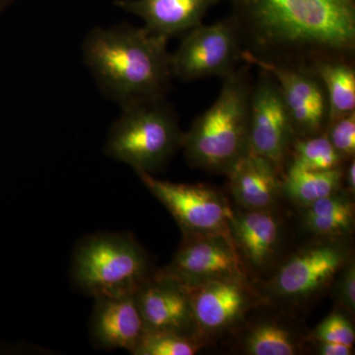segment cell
Here are the masks:
<instances>
[{
	"mask_svg": "<svg viewBox=\"0 0 355 355\" xmlns=\"http://www.w3.org/2000/svg\"><path fill=\"white\" fill-rule=\"evenodd\" d=\"M243 62L223 78L220 93L184 132L183 148L193 167L227 175L250 150L249 120L253 76Z\"/></svg>",
	"mask_w": 355,
	"mask_h": 355,
	"instance_id": "cell-3",
	"label": "cell"
},
{
	"mask_svg": "<svg viewBox=\"0 0 355 355\" xmlns=\"http://www.w3.org/2000/svg\"><path fill=\"white\" fill-rule=\"evenodd\" d=\"M295 139L291 114L277 81L266 70L259 69L250 100V150L284 171Z\"/></svg>",
	"mask_w": 355,
	"mask_h": 355,
	"instance_id": "cell-8",
	"label": "cell"
},
{
	"mask_svg": "<svg viewBox=\"0 0 355 355\" xmlns=\"http://www.w3.org/2000/svg\"><path fill=\"white\" fill-rule=\"evenodd\" d=\"M314 71L326 88L329 121L354 113L355 62L330 60L317 65Z\"/></svg>",
	"mask_w": 355,
	"mask_h": 355,
	"instance_id": "cell-20",
	"label": "cell"
},
{
	"mask_svg": "<svg viewBox=\"0 0 355 355\" xmlns=\"http://www.w3.org/2000/svg\"><path fill=\"white\" fill-rule=\"evenodd\" d=\"M349 261V251L338 242H322L301 250L279 268L272 282L279 297L304 300L328 286Z\"/></svg>",
	"mask_w": 355,
	"mask_h": 355,
	"instance_id": "cell-11",
	"label": "cell"
},
{
	"mask_svg": "<svg viewBox=\"0 0 355 355\" xmlns=\"http://www.w3.org/2000/svg\"><path fill=\"white\" fill-rule=\"evenodd\" d=\"M137 304L148 331H172L198 336L188 292L181 284L153 275L135 293Z\"/></svg>",
	"mask_w": 355,
	"mask_h": 355,
	"instance_id": "cell-13",
	"label": "cell"
},
{
	"mask_svg": "<svg viewBox=\"0 0 355 355\" xmlns=\"http://www.w3.org/2000/svg\"><path fill=\"white\" fill-rule=\"evenodd\" d=\"M200 338L172 331H148L132 352L135 355H193L200 349Z\"/></svg>",
	"mask_w": 355,
	"mask_h": 355,
	"instance_id": "cell-23",
	"label": "cell"
},
{
	"mask_svg": "<svg viewBox=\"0 0 355 355\" xmlns=\"http://www.w3.org/2000/svg\"><path fill=\"white\" fill-rule=\"evenodd\" d=\"M244 349L250 355H295L301 343L295 334L275 321L261 322L247 334Z\"/></svg>",
	"mask_w": 355,
	"mask_h": 355,
	"instance_id": "cell-21",
	"label": "cell"
},
{
	"mask_svg": "<svg viewBox=\"0 0 355 355\" xmlns=\"http://www.w3.org/2000/svg\"><path fill=\"white\" fill-rule=\"evenodd\" d=\"M289 164L310 171H330L342 168L343 159L331 146L324 132L296 137L292 144Z\"/></svg>",
	"mask_w": 355,
	"mask_h": 355,
	"instance_id": "cell-22",
	"label": "cell"
},
{
	"mask_svg": "<svg viewBox=\"0 0 355 355\" xmlns=\"http://www.w3.org/2000/svg\"><path fill=\"white\" fill-rule=\"evenodd\" d=\"M244 265L230 235L184 234L170 265L154 275L189 286L211 279H247Z\"/></svg>",
	"mask_w": 355,
	"mask_h": 355,
	"instance_id": "cell-9",
	"label": "cell"
},
{
	"mask_svg": "<svg viewBox=\"0 0 355 355\" xmlns=\"http://www.w3.org/2000/svg\"><path fill=\"white\" fill-rule=\"evenodd\" d=\"M247 57L314 70L355 62V0H226Z\"/></svg>",
	"mask_w": 355,
	"mask_h": 355,
	"instance_id": "cell-1",
	"label": "cell"
},
{
	"mask_svg": "<svg viewBox=\"0 0 355 355\" xmlns=\"http://www.w3.org/2000/svg\"><path fill=\"white\" fill-rule=\"evenodd\" d=\"M343 170L310 171L287 164L282 177V193L301 207H308L340 191L343 183Z\"/></svg>",
	"mask_w": 355,
	"mask_h": 355,
	"instance_id": "cell-18",
	"label": "cell"
},
{
	"mask_svg": "<svg viewBox=\"0 0 355 355\" xmlns=\"http://www.w3.org/2000/svg\"><path fill=\"white\" fill-rule=\"evenodd\" d=\"M243 62L266 70L277 81L296 137L320 135L329 123L326 88L314 70L260 62L242 53Z\"/></svg>",
	"mask_w": 355,
	"mask_h": 355,
	"instance_id": "cell-10",
	"label": "cell"
},
{
	"mask_svg": "<svg viewBox=\"0 0 355 355\" xmlns=\"http://www.w3.org/2000/svg\"><path fill=\"white\" fill-rule=\"evenodd\" d=\"M168 41L128 23L98 27L84 39L83 60L103 95L123 108L169 92L173 76Z\"/></svg>",
	"mask_w": 355,
	"mask_h": 355,
	"instance_id": "cell-2",
	"label": "cell"
},
{
	"mask_svg": "<svg viewBox=\"0 0 355 355\" xmlns=\"http://www.w3.org/2000/svg\"><path fill=\"white\" fill-rule=\"evenodd\" d=\"M303 221L314 234L334 238L352 231L354 224V203L338 193L304 207Z\"/></svg>",
	"mask_w": 355,
	"mask_h": 355,
	"instance_id": "cell-19",
	"label": "cell"
},
{
	"mask_svg": "<svg viewBox=\"0 0 355 355\" xmlns=\"http://www.w3.org/2000/svg\"><path fill=\"white\" fill-rule=\"evenodd\" d=\"M318 352L322 355H352L354 349L350 345L331 342H318Z\"/></svg>",
	"mask_w": 355,
	"mask_h": 355,
	"instance_id": "cell-27",
	"label": "cell"
},
{
	"mask_svg": "<svg viewBox=\"0 0 355 355\" xmlns=\"http://www.w3.org/2000/svg\"><path fill=\"white\" fill-rule=\"evenodd\" d=\"M324 132L343 160L354 157L355 112L329 121Z\"/></svg>",
	"mask_w": 355,
	"mask_h": 355,
	"instance_id": "cell-24",
	"label": "cell"
},
{
	"mask_svg": "<svg viewBox=\"0 0 355 355\" xmlns=\"http://www.w3.org/2000/svg\"><path fill=\"white\" fill-rule=\"evenodd\" d=\"M146 250L128 233L87 236L74 251V286L94 298L130 295L153 277Z\"/></svg>",
	"mask_w": 355,
	"mask_h": 355,
	"instance_id": "cell-4",
	"label": "cell"
},
{
	"mask_svg": "<svg viewBox=\"0 0 355 355\" xmlns=\"http://www.w3.org/2000/svg\"><path fill=\"white\" fill-rule=\"evenodd\" d=\"M223 0H116L123 10L139 16L144 28L169 40L202 24L209 9Z\"/></svg>",
	"mask_w": 355,
	"mask_h": 355,
	"instance_id": "cell-15",
	"label": "cell"
},
{
	"mask_svg": "<svg viewBox=\"0 0 355 355\" xmlns=\"http://www.w3.org/2000/svg\"><path fill=\"white\" fill-rule=\"evenodd\" d=\"M349 164L345 168V171L343 170V181L347 186V191L349 193L354 195L355 191V161L354 157L349 159Z\"/></svg>",
	"mask_w": 355,
	"mask_h": 355,
	"instance_id": "cell-28",
	"label": "cell"
},
{
	"mask_svg": "<svg viewBox=\"0 0 355 355\" xmlns=\"http://www.w3.org/2000/svg\"><path fill=\"white\" fill-rule=\"evenodd\" d=\"M184 287L200 336L228 330L254 304V294L247 279L241 277L207 280Z\"/></svg>",
	"mask_w": 355,
	"mask_h": 355,
	"instance_id": "cell-12",
	"label": "cell"
},
{
	"mask_svg": "<svg viewBox=\"0 0 355 355\" xmlns=\"http://www.w3.org/2000/svg\"><path fill=\"white\" fill-rule=\"evenodd\" d=\"M228 228L243 261L254 270L266 268L277 256L282 224L270 210H237L229 219Z\"/></svg>",
	"mask_w": 355,
	"mask_h": 355,
	"instance_id": "cell-16",
	"label": "cell"
},
{
	"mask_svg": "<svg viewBox=\"0 0 355 355\" xmlns=\"http://www.w3.org/2000/svg\"><path fill=\"white\" fill-rule=\"evenodd\" d=\"M146 331L135 294L95 298L90 333L100 349H127L132 354Z\"/></svg>",
	"mask_w": 355,
	"mask_h": 355,
	"instance_id": "cell-14",
	"label": "cell"
},
{
	"mask_svg": "<svg viewBox=\"0 0 355 355\" xmlns=\"http://www.w3.org/2000/svg\"><path fill=\"white\" fill-rule=\"evenodd\" d=\"M226 176L231 193L243 209L270 210L282 193V170L272 161L251 150Z\"/></svg>",
	"mask_w": 355,
	"mask_h": 355,
	"instance_id": "cell-17",
	"label": "cell"
},
{
	"mask_svg": "<svg viewBox=\"0 0 355 355\" xmlns=\"http://www.w3.org/2000/svg\"><path fill=\"white\" fill-rule=\"evenodd\" d=\"M121 109L110 128L105 153L135 172L160 171L183 146L184 132L176 112L165 98Z\"/></svg>",
	"mask_w": 355,
	"mask_h": 355,
	"instance_id": "cell-5",
	"label": "cell"
},
{
	"mask_svg": "<svg viewBox=\"0 0 355 355\" xmlns=\"http://www.w3.org/2000/svg\"><path fill=\"white\" fill-rule=\"evenodd\" d=\"M154 197L168 209L184 234H225L234 210L214 189L202 184L173 183L137 172Z\"/></svg>",
	"mask_w": 355,
	"mask_h": 355,
	"instance_id": "cell-7",
	"label": "cell"
},
{
	"mask_svg": "<svg viewBox=\"0 0 355 355\" xmlns=\"http://www.w3.org/2000/svg\"><path fill=\"white\" fill-rule=\"evenodd\" d=\"M336 284V297L349 312L355 310V266L354 261H349L342 270Z\"/></svg>",
	"mask_w": 355,
	"mask_h": 355,
	"instance_id": "cell-26",
	"label": "cell"
},
{
	"mask_svg": "<svg viewBox=\"0 0 355 355\" xmlns=\"http://www.w3.org/2000/svg\"><path fill=\"white\" fill-rule=\"evenodd\" d=\"M243 46L230 17L212 25L202 23L182 36L170 55L173 78L188 83L209 77L225 78L243 62Z\"/></svg>",
	"mask_w": 355,
	"mask_h": 355,
	"instance_id": "cell-6",
	"label": "cell"
},
{
	"mask_svg": "<svg viewBox=\"0 0 355 355\" xmlns=\"http://www.w3.org/2000/svg\"><path fill=\"white\" fill-rule=\"evenodd\" d=\"M318 342L343 343L352 347L355 342L354 326L345 315L333 313L317 327L314 334Z\"/></svg>",
	"mask_w": 355,
	"mask_h": 355,
	"instance_id": "cell-25",
	"label": "cell"
},
{
	"mask_svg": "<svg viewBox=\"0 0 355 355\" xmlns=\"http://www.w3.org/2000/svg\"><path fill=\"white\" fill-rule=\"evenodd\" d=\"M13 1L14 0H0V15Z\"/></svg>",
	"mask_w": 355,
	"mask_h": 355,
	"instance_id": "cell-29",
	"label": "cell"
}]
</instances>
